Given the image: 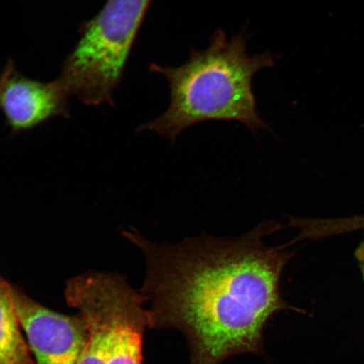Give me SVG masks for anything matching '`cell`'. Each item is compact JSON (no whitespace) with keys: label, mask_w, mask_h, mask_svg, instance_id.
Instances as JSON below:
<instances>
[{"label":"cell","mask_w":364,"mask_h":364,"mask_svg":"<svg viewBox=\"0 0 364 364\" xmlns=\"http://www.w3.org/2000/svg\"><path fill=\"white\" fill-rule=\"evenodd\" d=\"M68 94L58 79L28 78L9 58L0 73V111L16 133L28 131L56 117H70Z\"/></svg>","instance_id":"8992f818"},{"label":"cell","mask_w":364,"mask_h":364,"mask_svg":"<svg viewBox=\"0 0 364 364\" xmlns=\"http://www.w3.org/2000/svg\"><path fill=\"white\" fill-rule=\"evenodd\" d=\"M281 229L262 223L236 239L202 236L158 245L138 231L124 235L142 250L147 273L139 293L150 303L149 328L185 336L190 364H221L244 353L262 355L263 333L276 313L294 311L280 283L294 253L289 244L270 247Z\"/></svg>","instance_id":"6da1fadb"},{"label":"cell","mask_w":364,"mask_h":364,"mask_svg":"<svg viewBox=\"0 0 364 364\" xmlns=\"http://www.w3.org/2000/svg\"><path fill=\"white\" fill-rule=\"evenodd\" d=\"M65 298L88 328L87 343L77 364H143L149 328L146 301L124 277L85 273L68 281Z\"/></svg>","instance_id":"277c9868"},{"label":"cell","mask_w":364,"mask_h":364,"mask_svg":"<svg viewBox=\"0 0 364 364\" xmlns=\"http://www.w3.org/2000/svg\"><path fill=\"white\" fill-rule=\"evenodd\" d=\"M12 297L35 364L78 363L88 340L85 318L53 311L13 285Z\"/></svg>","instance_id":"5b68a950"},{"label":"cell","mask_w":364,"mask_h":364,"mask_svg":"<svg viewBox=\"0 0 364 364\" xmlns=\"http://www.w3.org/2000/svg\"><path fill=\"white\" fill-rule=\"evenodd\" d=\"M0 364H35L23 336L12 297V285L0 276Z\"/></svg>","instance_id":"52a82bcc"},{"label":"cell","mask_w":364,"mask_h":364,"mask_svg":"<svg viewBox=\"0 0 364 364\" xmlns=\"http://www.w3.org/2000/svg\"><path fill=\"white\" fill-rule=\"evenodd\" d=\"M152 0H107L82 24L80 38L58 80L70 97L88 106H114L122 75Z\"/></svg>","instance_id":"3957f363"},{"label":"cell","mask_w":364,"mask_h":364,"mask_svg":"<svg viewBox=\"0 0 364 364\" xmlns=\"http://www.w3.org/2000/svg\"><path fill=\"white\" fill-rule=\"evenodd\" d=\"M355 257H356L359 267H360L364 283V241L359 245L356 252H355Z\"/></svg>","instance_id":"ba28073f"},{"label":"cell","mask_w":364,"mask_h":364,"mask_svg":"<svg viewBox=\"0 0 364 364\" xmlns=\"http://www.w3.org/2000/svg\"><path fill=\"white\" fill-rule=\"evenodd\" d=\"M245 31L230 39L218 30L204 51L192 49L178 67L152 63L149 70L167 82V110L138 131L154 132L174 143L188 127L207 121L238 122L253 134L267 129L258 112L252 91L253 77L274 66L269 52L249 56Z\"/></svg>","instance_id":"7a4b0ae2"}]
</instances>
